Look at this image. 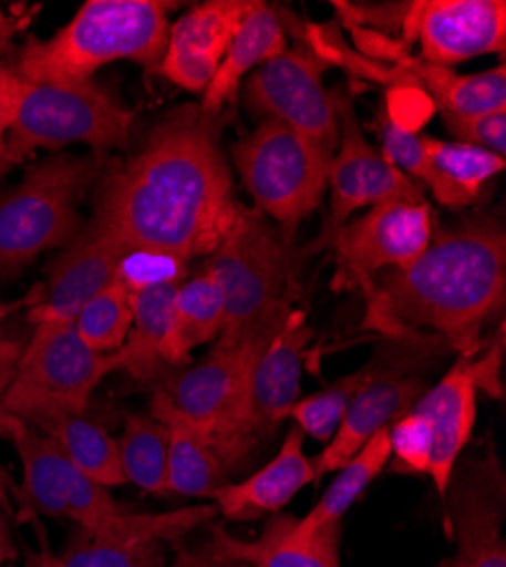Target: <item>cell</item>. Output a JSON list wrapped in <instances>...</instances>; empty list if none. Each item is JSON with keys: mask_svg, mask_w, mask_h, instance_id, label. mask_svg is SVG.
<instances>
[{"mask_svg": "<svg viewBox=\"0 0 506 567\" xmlns=\"http://www.w3.org/2000/svg\"><path fill=\"white\" fill-rule=\"evenodd\" d=\"M164 0H86L53 37L30 39L12 71L30 82H91L103 66L127 60L157 71L166 39Z\"/></svg>", "mask_w": 506, "mask_h": 567, "instance_id": "277c9868", "label": "cell"}, {"mask_svg": "<svg viewBox=\"0 0 506 567\" xmlns=\"http://www.w3.org/2000/svg\"><path fill=\"white\" fill-rule=\"evenodd\" d=\"M359 41H368L363 45L365 51H373L384 60L393 62V69H378L373 60H361L341 45H332L337 51V58L352 60L350 66L357 71H363L365 75L378 78L380 82H413L421 86L427 96L438 105L441 114L452 116H475L486 112L506 110V69L504 64H497L495 69L475 73V75H458L452 69L436 66L430 62H423L406 53V49L389 37H382L378 32H359L354 30Z\"/></svg>", "mask_w": 506, "mask_h": 567, "instance_id": "e0dca14e", "label": "cell"}, {"mask_svg": "<svg viewBox=\"0 0 506 567\" xmlns=\"http://www.w3.org/2000/svg\"><path fill=\"white\" fill-rule=\"evenodd\" d=\"M375 130L380 136L382 157L400 173L427 188L432 182V166L423 146V134L409 130L404 123L386 112H380Z\"/></svg>", "mask_w": 506, "mask_h": 567, "instance_id": "d590c367", "label": "cell"}, {"mask_svg": "<svg viewBox=\"0 0 506 567\" xmlns=\"http://www.w3.org/2000/svg\"><path fill=\"white\" fill-rule=\"evenodd\" d=\"M375 361L378 368L373 377L352 398L334 439L311 458L316 482L345 465L368 441L389 430L427 391L423 377L409 374L389 359L382 363L378 357Z\"/></svg>", "mask_w": 506, "mask_h": 567, "instance_id": "ffe728a7", "label": "cell"}, {"mask_svg": "<svg viewBox=\"0 0 506 567\" xmlns=\"http://www.w3.org/2000/svg\"><path fill=\"white\" fill-rule=\"evenodd\" d=\"M132 112L91 82H30L19 78L17 107L8 132V164L37 151L86 144L96 151L127 144Z\"/></svg>", "mask_w": 506, "mask_h": 567, "instance_id": "ba28073f", "label": "cell"}, {"mask_svg": "<svg viewBox=\"0 0 506 567\" xmlns=\"http://www.w3.org/2000/svg\"><path fill=\"white\" fill-rule=\"evenodd\" d=\"M41 293H43V287H37V289H32L23 300H17V302H0V322H3L8 316H12V313L19 311V309H30V307H34V305L41 300Z\"/></svg>", "mask_w": 506, "mask_h": 567, "instance_id": "7bdbcfd3", "label": "cell"}, {"mask_svg": "<svg viewBox=\"0 0 506 567\" xmlns=\"http://www.w3.org/2000/svg\"><path fill=\"white\" fill-rule=\"evenodd\" d=\"M0 439H8L23 467V499L39 513L69 519L82 536L101 540H157L168 547L216 515L211 504L184 506L168 513H132L110 488L89 480L62 450L28 422L6 413Z\"/></svg>", "mask_w": 506, "mask_h": 567, "instance_id": "3957f363", "label": "cell"}, {"mask_svg": "<svg viewBox=\"0 0 506 567\" xmlns=\"http://www.w3.org/2000/svg\"><path fill=\"white\" fill-rule=\"evenodd\" d=\"M3 420H6V411H3V409H0V427H3ZM0 504H3L6 508H10V499H8V493H6L3 475H0Z\"/></svg>", "mask_w": 506, "mask_h": 567, "instance_id": "ee69618b", "label": "cell"}, {"mask_svg": "<svg viewBox=\"0 0 506 567\" xmlns=\"http://www.w3.org/2000/svg\"><path fill=\"white\" fill-rule=\"evenodd\" d=\"M132 298L116 281L94 300H89L73 318L80 341L99 354H116L132 327Z\"/></svg>", "mask_w": 506, "mask_h": 567, "instance_id": "836d02e7", "label": "cell"}, {"mask_svg": "<svg viewBox=\"0 0 506 567\" xmlns=\"http://www.w3.org/2000/svg\"><path fill=\"white\" fill-rule=\"evenodd\" d=\"M506 296V231L490 216H475L434 231L409 266L386 270L365 298V327L393 341H430L434 332L458 357H475L484 324Z\"/></svg>", "mask_w": 506, "mask_h": 567, "instance_id": "7a4b0ae2", "label": "cell"}, {"mask_svg": "<svg viewBox=\"0 0 506 567\" xmlns=\"http://www.w3.org/2000/svg\"><path fill=\"white\" fill-rule=\"evenodd\" d=\"M339 116V146L328 171L330 216L309 250L328 248L332 236L359 212L375 205L411 198H425V188L391 166L365 138L350 93H334Z\"/></svg>", "mask_w": 506, "mask_h": 567, "instance_id": "9a60e30c", "label": "cell"}, {"mask_svg": "<svg viewBox=\"0 0 506 567\" xmlns=\"http://www.w3.org/2000/svg\"><path fill=\"white\" fill-rule=\"evenodd\" d=\"M454 554L441 567H506L502 536L506 482L495 445L484 441L454 465L445 493Z\"/></svg>", "mask_w": 506, "mask_h": 567, "instance_id": "2e32d148", "label": "cell"}, {"mask_svg": "<svg viewBox=\"0 0 506 567\" xmlns=\"http://www.w3.org/2000/svg\"><path fill=\"white\" fill-rule=\"evenodd\" d=\"M101 157L51 155L0 194V279H12L41 252L69 246L82 231L78 205L103 171Z\"/></svg>", "mask_w": 506, "mask_h": 567, "instance_id": "52a82bcc", "label": "cell"}, {"mask_svg": "<svg viewBox=\"0 0 506 567\" xmlns=\"http://www.w3.org/2000/svg\"><path fill=\"white\" fill-rule=\"evenodd\" d=\"M187 272L189 259L159 250L132 248L121 257L114 281L130 296H136L153 289L179 287L182 281H187Z\"/></svg>", "mask_w": 506, "mask_h": 567, "instance_id": "e575fe53", "label": "cell"}, {"mask_svg": "<svg viewBox=\"0 0 506 567\" xmlns=\"http://www.w3.org/2000/svg\"><path fill=\"white\" fill-rule=\"evenodd\" d=\"M175 293L177 287H164L130 296L134 318L123 348L116 352V363L136 382L157 384L168 370L162 361V348L171 327Z\"/></svg>", "mask_w": 506, "mask_h": 567, "instance_id": "f546056e", "label": "cell"}, {"mask_svg": "<svg viewBox=\"0 0 506 567\" xmlns=\"http://www.w3.org/2000/svg\"><path fill=\"white\" fill-rule=\"evenodd\" d=\"M166 547L157 540H101L80 534V543L66 551H39L30 560L34 567H164Z\"/></svg>", "mask_w": 506, "mask_h": 567, "instance_id": "d6a6232c", "label": "cell"}, {"mask_svg": "<svg viewBox=\"0 0 506 567\" xmlns=\"http://www.w3.org/2000/svg\"><path fill=\"white\" fill-rule=\"evenodd\" d=\"M252 6L255 0H207L192 8L171 25L157 71L184 91L205 93Z\"/></svg>", "mask_w": 506, "mask_h": 567, "instance_id": "d6986e66", "label": "cell"}, {"mask_svg": "<svg viewBox=\"0 0 506 567\" xmlns=\"http://www.w3.org/2000/svg\"><path fill=\"white\" fill-rule=\"evenodd\" d=\"M434 236V214L427 198H397L365 209L330 239L334 255V291L371 296L375 279L409 266L425 252Z\"/></svg>", "mask_w": 506, "mask_h": 567, "instance_id": "4fadbf2b", "label": "cell"}, {"mask_svg": "<svg viewBox=\"0 0 506 567\" xmlns=\"http://www.w3.org/2000/svg\"><path fill=\"white\" fill-rule=\"evenodd\" d=\"M125 484L168 497V432L151 413H130L116 439Z\"/></svg>", "mask_w": 506, "mask_h": 567, "instance_id": "4dcf8cb0", "label": "cell"}, {"mask_svg": "<svg viewBox=\"0 0 506 567\" xmlns=\"http://www.w3.org/2000/svg\"><path fill=\"white\" fill-rule=\"evenodd\" d=\"M25 567H34V565H32V560H30V558H28V563H25Z\"/></svg>", "mask_w": 506, "mask_h": 567, "instance_id": "bcb514c9", "label": "cell"}, {"mask_svg": "<svg viewBox=\"0 0 506 567\" xmlns=\"http://www.w3.org/2000/svg\"><path fill=\"white\" fill-rule=\"evenodd\" d=\"M389 458L391 443L389 430H384L368 441L345 465L337 470V477L326 488V493L320 495L316 506L304 517L293 519L291 536L302 540L328 525H339L343 515L365 493V488L380 477V472L389 465Z\"/></svg>", "mask_w": 506, "mask_h": 567, "instance_id": "f1b7e54d", "label": "cell"}, {"mask_svg": "<svg viewBox=\"0 0 506 567\" xmlns=\"http://www.w3.org/2000/svg\"><path fill=\"white\" fill-rule=\"evenodd\" d=\"M502 359H504V322H499L495 346L488 348L484 354L471 357V370L475 377L477 391H484L490 398H502V382H499V370H502Z\"/></svg>", "mask_w": 506, "mask_h": 567, "instance_id": "74e56055", "label": "cell"}, {"mask_svg": "<svg viewBox=\"0 0 506 567\" xmlns=\"http://www.w3.org/2000/svg\"><path fill=\"white\" fill-rule=\"evenodd\" d=\"M237 214L233 175L211 121L198 105H184L151 130L127 164L103 177L91 220L127 250H159L192 261L218 248Z\"/></svg>", "mask_w": 506, "mask_h": 567, "instance_id": "6da1fadb", "label": "cell"}, {"mask_svg": "<svg viewBox=\"0 0 506 567\" xmlns=\"http://www.w3.org/2000/svg\"><path fill=\"white\" fill-rule=\"evenodd\" d=\"M116 370V354L86 348L73 322H39L23 348L14 380L0 395V409L23 422L49 413L86 415L96 389Z\"/></svg>", "mask_w": 506, "mask_h": 567, "instance_id": "8fae6325", "label": "cell"}, {"mask_svg": "<svg viewBox=\"0 0 506 567\" xmlns=\"http://www.w3.org/2000/svg\"><path fill=\"white\" fill-rule=\"evenodd\" d=\"M375 368H378V361L373 359L371 363L343 377V380L334 382L332 386L318 391V393H311L307 398H300L289 409L287 420L293 422V427H298L304 439L309 436L316 443L328 445L334 439L352 398L359 393V389L368 380H371Z\"/></svg>", "mask_w": 506, "mask_h": 567, "instance_id": "1f68e13d", "label": "cell"}, {"mask_svg": "<svg viewBox=\"0 0 506 567\" xmlns=\"http://www.w3.org/2000/svg\"><path fill=\"white\" fill-rule=\"evenodd\" d=\"M423 146L432 166L430 192L438 205L464 209L473 205L488 179L499 175L506 159L462 141H443L423 134Z\"/></svg>", "mask_w": 506, "mask_h": 567, "instance_id": "4316f807", "label": "cell"}, {"mask_svg": "<svg viewBox=\"0 0 506 567\" xmlns=\"http://www.w3.org/2000/svg\"><path fill=\"white\" fill-rule=\"evenodd\" d=\"M23 343L12 337H0V395L6 393L10 382L14 380V372L19 368L21 354H23Z\"/></svg>", "mask_w": 506, "mask_h": 567, "instance_id": "60d3db41", "label": "cell"}, {"mask_svg": "<svg viewBox=\"0 0 506 567\" xmlns=\"http://www.w3.org/2000/svg\"><path fill=\"white\" fill-rule=\"evenodd\" d=\"M293 515L275 513L259 538L239 540L223 527H211L209 538L233 558L250 567H341V523L293 538Z\"/></svg>", "mask_w": 506, "mask_h": 567, "instance_id": "603a6c76", "label": "cell"}, {"mask_svg": "<svg viewBox=\"0 0 506 567\" xmlns=\"http://www.w3.org/2000/svg\"><path fill=\"white\" fill-rule=\"evenodd\" d=\"M309 484H316L313 461L304 454L302 432L291 424L278 454L248 480L220 484L211 499L216 513L229 523H255L280 513Z\"/></svg>", "mask_w": 506, "mask_h": 567, "instance_id": "7402d4cb", "label": "cell"}, {"mask_svg": "<svg viewBox=\"0 0 506 567\" xmlns=\"http://www.w3.org/2000/svg\"><path fill=\"white\" fill-rule=\"evenodd\" d=\"M454 141L490 151L499 157L506 155V110L475 114V116H452L441 114Z\"/></svg>", "mask_w": 506, "mask_h": 567, "instance_id": "8d00e7d4", "label": "cell"}, {"mask_svg": "<svg viewBox=\"0 0 506 567\" xmlns=\"http://www.w3.org/2000/svg\"><path fill=\"white\" fill-rule=\"evenodd\" d=\"M28 424L45 439H51L89 480L105 488L125 484L118 443L94 420L75 413H49L32 417Z\"/></svg>", "mask_w": 506, "mask_h": 567, "instance_id": "83f0119b", "label": "cell"}, {"mask_svg": "<svg viewBox=\"0 0 506 567\" xmlns=\"http://www.w3.org/2000/svg\"><path fill=\"white\" fill-rule=\"evenodd\" d=\"M287 49V32L278 12L270 10L266 3H255L237 37L229 43L214 80L203 93V103L198 105L200 114L214 121L225 105L235 103L241 80L252 69L264 66Z\"/></svg>", "mask_w": 506, "mask_h": 567, "instance_id": "cb8c5ba5", "label": "cell"}, {"mask_svg": "<svg viewBox=\"0 0 506 567\" xmlns=\"http://www.w3.org/2000/svg\"><path fill=\"white\" fill-rule=\"evenodd\" d=\"M17 558V545L12 538V529L8 525L6 515L0 513V567L12 563Z\"/></svg>", "mask_w": 506, "mask_h": 567, "instance_id": "b9f144b4", "label": "cell"}, {"mask_svg": "<svg viewBox=\"0 0 506 567\" xmlns=\"http://www.w3.org/2000/svg\"><path fill=\"white\" fill-rule=\"evenodd\" d=\"M233 159L257 212L293 246L300 223L328 192L332 155L278 121H261L233 146Z\"/></svg>", "mask_w": 506, "mask_h": 567, "instance_id": "9c48e42d", "label": "cell"}, {"mask_svg": "<svg viewBox=\"0 0 506 567\" xmlns=\"http://www.w3.org/2000/svg\"><path fill=\"white\" fill-rule=\"evenodd\" d=\"M287 318L252 329L235 346H214L200 363L166 372L157 382V389L209 439L225 475L259 447L250 424L252 368Z\"/></svg>", "mask_w": 506, "mask_h": 567, "instance_id": "8992f818", "label": "cell"}, {"mask_svg": "<svg viewBox=\"0 0 506 567\" xmlns=\"http://www.w3.org/2000/svg\"><path fill=\"white\" fill-rule=\"evenodd\" d=\"M311 339L313 329L304 313L293 309L257 357L250 380V424L259 445L272 436L300 400L302 361Z\"/></svg>", "mask_w": 506, "mask_h": 567, "instance_id": "44dd1931", "label": "cell"}, {"mask_svg": "<svg viewBox=\"0 0 506 567\" xmlns=\"http://www.w3.org/2000/svg\"><path fill=\"white\" fill-rule=\"evenodd\" d=\"M350 25L371 21L380 32L397 28L402 49L419 43V60L452 69L482 55H504L506 3L504 0H413L378 8L337 3Z\"/></svg>", "mask_w": 506, "mask_h": 567, "instance_id": "7c38bea8", "label": "cell"}, {"mask_svg": "<svg viewBox=\"0 0 506 567\" xmlns=\"http://www.w3.org/2000/svg\"><path fill=\"white\" fill-rule=\"evenodd\" d=\"M17 86H19V75L8 66H0V171L10 166L8 132H10L14 107H17Z\"/></svg>", "mask_w": 506, "mask_h": 567, "instance_id": "ab89813d", "label": "cell"}, {"mask_svg": "<svg viewBox=\"0 0 506 567\" xmlns=\"http://www.w3.org/2000/svg\"><path fill=\"white\" fill-rule=\"evenodd\" d=\"M225 302L223 332L214 346H235L248 332L293 311L298 284L293 246L257 209L239 205L235 225L205 259Z\"/></svg>", "mask_w": 506, "mask_h": 567, "instance_id": "5b68a950", "label": "cell"}, {"mask_svg": "<svg viewBox=\"0 0 506 567\" xmlns=\"http://www.w3.org/2000/svg\"><path fill=\"white\" fill-rule=\"evenodd\" d=\"M173 551H175V556H173L171 567H250L239 558L227 556L211 538L205 545H200L198 549H189L182 543H177V545H173Z\"/></svg>", "mask_w": 506, "mask_h": 567, "instance_id": "f35d334b", "label": "cell"}, {"mask_svg": "<svg viewBox=\"0 0 506 567\" xmlns=\"http://www.w3.org/2000/svg\"><path fill=\"white\" fill-rule=\"evenodd\" d=\"M330 62L311 43L287 49L259 66L246 82V103L264 121H278L334 155L339 116L334 93L323 84Z\"/></svg>", "mask_w": 506, "mask_h": 567, "instance_id": "5bb4252c", "label": "cell"}, {"mask_svg": "<svg viewBox=\"0 0 506 567\" xmlns=\"http://www.w3.org/2000/svg\"><path fill=\"white\" fill-rule=\"evenodd\" d=\"M8 30V17L3 14V10H0V34H3Z\"/></svg>", "mask_w": 506, "mask_h": 567, "instance_id": "f6af8a7d", "label": "cell"}, {"mask_svg": "<svg viewBox=\"0 0 506 567\" xmlns=\"http://www.w3.org/2000/svg\"><path fill=\"white\" fill-rule=\"evenodd\" d=\"M127 248L105 227L91 220L49 266V284L41 300L30 307L28 320L73 322L78 311L114 281L116 266Z\"/></svg>", "mask_w": 506, "mask_h": 567, "instance_id": "ac0fdd59", "label": "cell"}, {"mask_svg": "<svg viewBox=\"0 0 506 567\" xmlns=\"http://www.w3.org/2000/svg\"><path fill=\"white\" fill-rule=\"evenodd\" d=\"M148 413L168 432V497H211L227 475L209 439L159 389Z\"/></svg>", "mask_w": 506, "mask_h": 567, "instance_id": "d4e9b609", "label": "cell"}, {"mask_svg": "<svg viewBox=\"0 0 506 567\" xmlns=\"http://www.w3.org/2000/svg\"><path fill=\"white\" fill-rule=\"evenodd\" d=\"M225 302L218 281L200 270L194 279L177 287L171 313V327L162 348L166 368L189 365L192 352L216 341L223 332Z\"/></svg>", "mask_w": 506, "mask_h": 567, "instance_id": "484cf974", "label": "cell"}, {"mask_svg": "<svg viewBox=\"0 0 506 567\" xmlns=\"http://www.w3.org/2000/svg\"><path fill=\"white\" fill-rule=\"evenodd\" d=\"M477 393L471 357H458L438 384L427 386L389 427L391 470L430 477L445 499L454 465L473 441Z\"/></svg>", "mask_w": 506, "mask_h": 567, "instance_id": "30bf717a", "label": "cell"}]
</instances>
